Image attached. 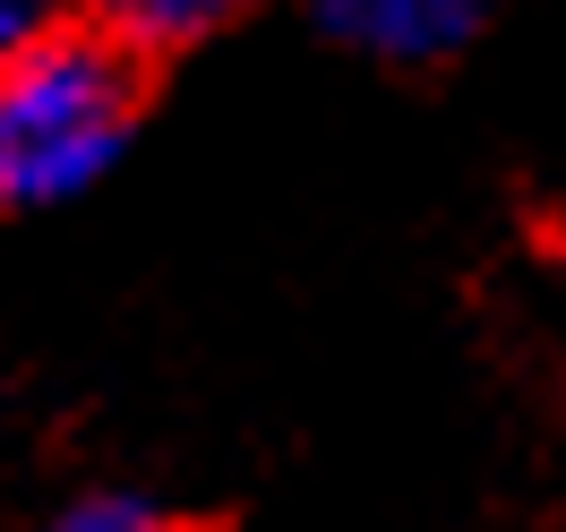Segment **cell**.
<instances>
[{"label":"cell","instance_id":"3957f363","mask_svg":"<svg viewBox=\"0 0 566 532\" xmlns=\"http://www.w3.org/2000/svg\"><path fill=\"white\" fill-rule=\"evenodd\" d=\"M249 0H86V27L112 35L129 61L138 52H180V43L214 35L223 18H241Z\"/></svg>","mask_w":566,"mask_h":532},{"label":"cell","instance_id":"7a4b0ae2","mask_svg":"<svg viewBox=\"0 0 566 532\" xmlns=\"http://www.w3.org/2000/svg\"><path fill=\"white\" fill-rule=\"evenodd\" d=\"M310 9L335 43H353L369 61H395V70L447 61L481 27V0H310Z\"/></svg>","mask_w":566,"mask_h":532},{"label":"cell","instance_id":"277c9868","mask_svg":"<svg viewBox=\"0 0 566 532\" xmlns=\"http://www.w3.org/2000/svg\"><path fill=\"white\" fill-rule=\"evenodd\" d=\"M43 532H164V515L146 507V498H120V490H86V498H70L61 515Z\"/></svg>","mask_w":566,"mask_h":532},{"label":"cell","instance_id":"6da1fadb","mask_svg":"<svg viewBox=\"0 0 566 532\" xmlns=\"http://www.w3.org/2000/svg\"><path fill=\"white\" fill-rule=\"evenodd\" d=\"M138 121V61L112 35L35 43L18 70H0V207H70L77 189L120 164Z\"/></svg>","mask_w":566,"mask_h":532},{"label":"cell","instance_id":"5b68a950","mask_svg":"<svg viewBox=\"0 0 566 532\" xmlns=\"http://www.w3.org/2000/svg\"><path fill=\"white\" fill-rule=\"evenodd\" d=\"M35 43H52V18H43V0H0V70H18Z\"/></svg>","mask_w":566,"mask_h":532}]
</instances>
